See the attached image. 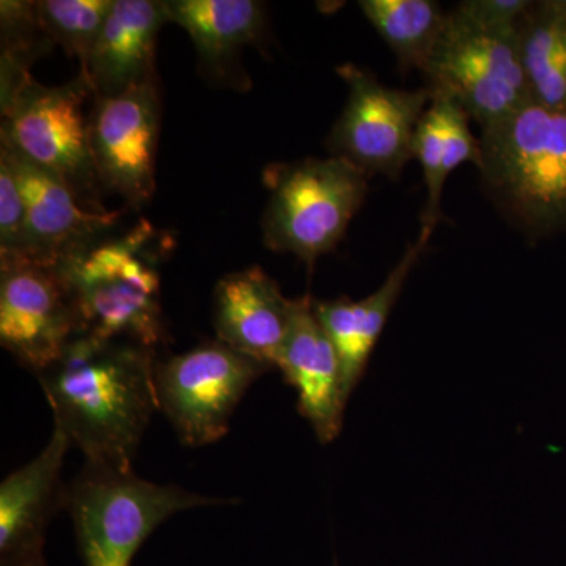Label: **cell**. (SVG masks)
<instances>
[{
  "label": "cell",
  "instance_id": "9",
  "mask_svg": "<svg viewBox=\"0 0 566 566\" xmlns=\"http://www.w3.org/2000/svg\"><path fill=\"white\" fill-rule=\"evenodd\" d=\"M337 74L348 87V99L327 139L331 156L367 177L397 180L412 159L417 126L433 99L430 88L387 87L370 70L354 63L338 66Z\"/></svg>",
  "mask_w": 566,
  "mask_h": 566
},
{
  "label": "cell",
  "instance_id": "23",
  "mask_svg": "<svg viewBox=\"0 0 566 566\" xmlns=\"http://www.w3.org/2000/svg\"><path fill=\"white\" fill-rule=\"evenodd\" d=\"M25 207L9 156L0 151V260L18 259L24 248Z\"/></svg>",
  "mask_w": 566,
  "mask_h": 566
},
{
  "label": "cell",
  "instance_id": "8",
  "mask_svg": "<svg viewBox=\"0 0 566 566\" xmlns=\"http://www.w3.org/2000/svg\"><path fill=\"white\" fill-rule=\"evenodd\" d=\"M271 368L222 342H207L156 363L158 411L181 444L196 449L214 444L229 431L249 387Z\"/></svg>",
  "mask_w": 566,
  "mask_h": 566
},
{
  "label": "cell",
  "instance_id": "5",
  "mask_svg": "<svg viewBox=\"0 0 566 566\" xmlns=\"http://www.w3.org/2000/svg\"><path fill=\"white\" fill-rule=\"evenodd\" d=\"M368 178L334 156L268 167L263 174L270 191L262 218L264 245L293 253L314 270L316 260L344 240L367 197Z\"/></svg>",
  "mask_w": 566,
  "mask_h": 566
},
{
  "label": "cell",
  "instance_id": "18",
  "mask_svg": "<svg viewBox=\"0 0 566 566\" xmlns=\"http://www.w3.org/2000/svg\"><path fill=\"white\" fill-rule=\"evenodd\" d=\"M430 237L420 232L415 243L408 245L397 266L387 275L386 282L365 300H314L315 314L340 357L346 398H349L363 378L370 354L385 331L406 279L419 262Z\"/></svg>",
  "mask_w": 566,
  "mask_h": 566
},
{
  "label": "cell",
  "instance_id": "17",
  "mask_svg": "<svg viewBox=\"0 0 566 566\" xmlns=\"http://www.w3.org/2000/svg\"><path fill=\"white\" fill-rule=\"evenodd\" d=\"M167 20L192 39L200 70L208 80L243 87L240 66L245 46H255L266 32V9L255 0H166Z\"/></svg>",
  "mask_w": 566,
  "mask_h": 566
},
{
  "label": "cell",
  "instance_id": "12",
  "mask_svg": "<svg viewBox=\"0 0 566 566\" xmlns=\"http://www.w3.org/2000/svg\"><path fill=\"white\" fill-rule=\"evenodd\" d=\"M20 181L25 207L24 248L18 259L55 266L82 245L117 229L123 211H93L69 186L0 142Z\"/></svg>",
  "mask_w": 566,
  "mask_h": 566
},
{
  "label": "cell",
  "instance_id": "2",
  "mask_svg": "<svg viewBox=\"0 0 566 566\" xmlns=\"http://www.w3.org/2000/svg\"><path fill=\"white\" fill-rule=\"evenodd\" d=\"M172 248V233L140 219L126 232L104 234L55 264L76 304L82 334L123 338L155 352L166 345L159 264Z\"/></svg>",
  "mask_w": 566,
  "mask_h": 566
},
{
  "label": "cell",
  "instance_id": "3",
  "mask_svg": "<svg viewBox=\"0 0 566 566\" xmlns=\"http://www.w3.org/2000/svg\"><path fill=\"white\" fill-rule=\"evenodd\" d=\"M480 172L502 211L534 237L566 227V107L531 102L482 128Z\"/></svg>",
  "mask_w": 566,
  "mask_h": 566
},
{
  "label": "cell",
  "instance_id": "15",
  "mask_svg": "<svg viewBox=\"0 0 566 566\" xmlns=\"http://www.w3.org/2000/svg\"><path fill=\"white\" fill-rule=\"evenodd\" d=\"M292 303L260 266L223 275L214 290L216 340L275 367L289 335Z\"/></svg>",
  "mask_w": 566,
  "mask_h": 566
},
{
  "label": "cell",
  "instance_id": "16",
  "mask_svg": "<svg viewBox=\"0 0 566 566\" xmlns=\"http://www.w3.org/2000/svg\"><path fill=\"white\" fill-rule=\"evenodd\" d=\"M167 20L164 2L114 0L98 39L80 73L99 98L158 81L156 43Z\"/></svg>",
  "mask_w": 566,
  "mask_h": 566
},
{
  "label": "cell",
  "instance_id": "20",
  "mask_svg": "<svg viewBox=\"0 0 566 566\" xmlns=\"http://www.w3.org/2000/svg\"><path fill=\"white\" fill-rule=\"evenodd\" d=\"M360 11L401 69L423 71L441 39L449 14L433 0H360Z\"/></svg>",
  "mask_w": 566,
  "mask_h": 566
},
{
  "label": "cell",
  "instance_id": "19",
  "mask_svg": "<svg viewBox=\"0 0 566 566\" xmlns=\"http://www.w3.org/2000/svg\"><path fill=\"white\" fill-rule=\"evenodd\" d=\"M520 51L532 102L566 107V0L532 3L520 24Z\"/></svg>",
  "mask_w": 566,
  "mask_h": 566
},
{
  "label": "cell",
  "instance_id": "14",
  "mask_svg": "<svg viewBox=\"0 0 566 566\" xmlns=\"http://www.w3.org/2000/svg\"><path fill=\"white\" fill-rule=\"evenodd\" d=\"M71 447L54 428L39 455L0 483V565L44 553L48 526L65 509L62 469Z\"/></svg>",
  "mask_w": 566,
  "mask_h": 566
},
{
  "label": "cell",
  "instance_id": "11",
  "mask_svg": "<svg viewBox=\"0 0 566 566\" xmlns=\"http://www.w3.org/2000/svg\"><path fill=\"white\" fill-rule=\"evenodd\" d=\"M88 120L93 161L104 191L117 193L132 208L150 202L161 125L158 81L109 98L95 96Z\"/></svg>",
  "mask_w": 566,
  "mask_h": 566
},
{
  "label": "cell",
  "instance_id": "4",
  "mask_svg": "<svg viewBox=\"0 0 566 566\" xmlns=\"http://www.w3.org/2000/svg\"><path fill=\"white\" fill-rule=\"evenodd\" d=\"M233 502L178 485H159L134 471L98 463H84L65 494V510L85 566H132L140 546L169 517Z\"/></svg>",
  "mask_w": 566,
  "mask_h": 566
},
{
  "label": "cell",
  "instance_id": "21",
  "mask_svg": "<svg viewBox=\"0 0 566 566\" xmlns=\"http://www.w3.org/2000/svg\"><path fill=\"white\" fill-rule=\"evenodd\" d=\"M114 0H41L36 2L39 21L52 44L63 48L70 57L87 61L93 44L109 17Z\"/></svg>",
  "mask_w": 566,
  "mask_h": 566
},
{
  "label": "cell",
  "instance_id": "10",
  "mask_svg": "<svg viewBox=\"0 0 566 566\" xmlns=\"http://www.w3.org/2000/svg\"><path fill=\"white\" fill-rule=\"evenodd\" d=\"M81 334L76 304L57 268L0 260V345L22 367L40 375Z\"/></svg>",
  "mask_w": 566,
  "mask_h": 566
},
{
  "label": "cell",
  "instance_id": "7",
  "mask_svg": "<svg viewBox=\"0 0 566 566\" xmlns=\"http://www.w3.org/2000/svg\"><path fill=\"white\" fill-rule=\"evenodd\" d=\"M422 73L433 95L460 104L480 128L532 102L521 62L520 28H480L452 11Z\"/></svg>",
  "mask_w": 566,
  "mask_h": 566
},
{
  "label": "cell",
  "instance_id": "6",
  "mask_svg": "<svg viewBox=\"0 0 566 566\" xmlns=\"http://www.w3.org/2000/svg\"><path fill=\"white\" fill-rule=\"evenodd\" d=\"M91 96L95 93L82 73L57 87L31 77L2 103L0 142L61 178L85 207L109 211L92 155L91 111L85 112Z\"/></svg>",
  "mask_w": 566,
  "mask_h": 566
},
{
  "label": "cell",
  "instance_id": "22",
  "mask_svg": "<svg viewBox=\"0 0 566 566\" xmlns=\"http://www.w3.org/2000/svg\"><path fill=\"white\" fill-rule=\"evenodd\" d=\"M446 158V99L433 95L430 106L420 118L412 142V159H417L422 166L423 181L427 186V202L420 218V232L433 234L436 226L441 222Z\"/></svg>",
  "mask_w": 566,
  "mask_h": 566
},
{
  "label": "cell",
  "instance_id": "25",
  "mask_svg": "<svg viewBox=\"0 0 566 566\" xmlns=\"http://www.w3.org/2000/svg\"><path fill=\"white\" fill-rule=\"evenodd\" d=\"M0 566H50V565H48L46 557H44V553H41V554H35V556L20 558V560H13V562H10V564L0 565Z\"/></svg>",
  "mask_w": 566,
  "mask_h": 566
},
{
  "label": "cell",
  "instance_id": "13",
  "mask_svg": "<svg viewBox=\"0 0 566 566\" xmlns=\"http://www.w3.org/2000/svg\"><path fill=\"white\" fill-rule=\"evenodd\" d=\"M297 394V409L319 442L340 434L346 401L340 357L315 314L314 297L293 300L289 335L277 365Z\"/></svg>",
  "mask_w": 566,
  "mask_h": 566
},
{
  "label": "cell",
  "instance_id": "1",
  "mask_svg": "<svg viewBox=\"0 0 566 566\" xmlns=\"http://www.w3.org/2000/svg\"><path fill=\"white\" fill-rule=\"evenodd\" d=\"M158 352L123 338L81 334L36 375L54 428L85 463L133 471L142 438L158 411Z\"/></svg>",
  "mask_w": 566,
  "mask_h": 566
},
{
  "label": "cell",
  "instance_id": "24",
  "mask_svg": "<svg viewBox=\"0 0 566 566\" xmlns=\"http://www.w3.org/2000/svg\"><path fill=\"white\" fill-rule=\"evenodd\" d=\"M532 3L527 0H465L453 13L480 28L506 31L520 28Z\"/></svg>",
  "mask_w": 566,
  "mask_h": 566
}]
</instances>
